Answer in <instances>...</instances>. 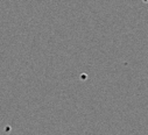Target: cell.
Instances as JSON below:
<instances>
[]
</instances>
